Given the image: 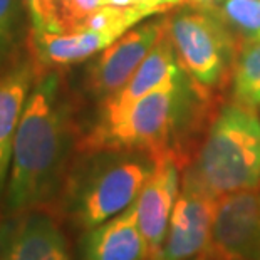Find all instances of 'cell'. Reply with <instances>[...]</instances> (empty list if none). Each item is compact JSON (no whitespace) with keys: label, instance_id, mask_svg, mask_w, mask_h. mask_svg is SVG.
I'll return each mask as SVG.
<instances>
[{"label":"cell","instance_id":"d6986e66","mask_svg":"<svg viewBox=\"0 0 260 260\" xmlns=\"http://www.w3.org/2000/svg\"><path fill=\"white\" fill-rule=\"evenodd\" d=\"M103 5V0H64V19H66V32L81 30L84 20L89 17L96 9Z\"/></svg>","mask_w":260,"mask_h":260},{"label":"cell","instance_id":"30bf717a","mask_svg":"<svg viewBox=\"0 0 260 260\" xmlns=\"http://www.w3.org/2000/svg\"><path fill=\"white\" fill-rule=\"evenodd\" d=\"M183 170V163L173 153L154 158V168L135 202L138 225L148 242L151 258H156L163 247Z\"/></svg>","mask_w":260,"mask_h":260},{"label":"cell","instance_id":"5b68a950","mask_svg":"<svg viewBox=\"0 0 260 260\" xmlns=\"http://www.w3.org/2000/svg\"><path fill=\"white\" fill-rule=\"evenodd\" d=\"M167 34L181 71L200 91L213 89L232 76L240 46L207 9L193 7L170 15Z\"/></svg>","mask_w":260,"mask_h":260},{"label":"cell","instance_id":"603a6c76","mask_svg":"<svg viewBox=\"0 0 260 260\" xmlns=\"http://www.w3.org/2000/svg\"><path fill=\"white\" fill-rule=\"evenodd\" d=\"M149 260H156V258H149Z\"/></svg>","mask_w":260,"mask_h":260},{"label":"cell","instance_id":"3957f363","mask_svg":"<svg viewBox=\"0 0 260 260\" xmlns=\"http://www.w3.org/2000/svg\"><path fill=\"white\" fill-rule=\"evenodd\" d=\"M183 71L163 86L148 92L133 104L116 123L104 128H91L77 138V151L121 149L146 153L158 158L173 153L186 168L191 161L185 146V128L190 119V99L195 92L193 82ZM200 91V89H198Z\"/></svg>","mask_w":260,"mask_h":260},{"label":"cell","instance_id":"7c38bea8","mask_svg":"<svg viewBox=\"0 0 260 260\" xmlns=\"http://www.w3.org/2000/svg\"><path fill=\"white\" fill-rule=\"evenodd\" d=\"M149 247L138 225L135 203L106 222L84 230L77 260H149Z\"/></svg>","mask_w":260,"mask_h":260},{"label":"cell","instance_id":"9c48e42d","mask_svg":"<svg viewBox=\"0 0 260 260\" xmlns=\"http://www.w3.org/2000/svg\"><path fill=\"white\" fill-rule=\"evenodd\" d=\"M0 260H73L64 230L46 208L0 222Z\"/></svg>","mask_w":260,"mask_h":260},{"label":"cell","instance_id":"5bb4252c","mask_svg":"<svg viewBox=\"0 0 260 260\" xmlns=\"http://www.w3.org/2000/svg\"><path fill=\"white\" fill-rule=\"evenodd\" d=\"M121 36L111 30H79L69 34L32 32L36 62L41 66H71L96 56Z\"/></svg>","mask_w":260,"mask_h":260},{"label":"cell","instance_id":"44dd1931","mask_svg":"<svg viewBox=\"0 0 260 260\" xmlns=\"http://www.w3.org/2000/svg\"><path fill=\"white\" fill-rule=\"evenodd\" d=\"M188 4H191L193 7H202V5H205L207 2H210V0H186Z\"/></svg>","mask_w":260,"mask_h":260},{"label":"cell","instance_id":"7a4b0ae2","mask_svg":"<svg viewBox=\"0 0 260 260\" xmlns=\"http://www.w3.org/2000/svg\"><path fill=\"white\" fill-rule=\"evenodd\" d=\"M154 158L146 153L98 149L79 153L68 170L56 210L84 232L116 217L136 202Z\"/></svg>","mask_w":260,"mask_h":260},{"label":"cell","instance_id":"277c9868","mask_svg":"<svg viewBox=\"0 0 260 260\" xmlns=\"http://www.w3.org/2000/svg\"><path fill=\"white\" fill-rule=\"evenodd\" d=\"M188 173L217 197L260 188V114L232 101L220 109Z\"/></svg>","mask_w":260,"mask_h":260},{"label":"cell","instance_id":"ba28073f","mask_svg":"<svg viewBox=\"0 0 260 260\" xmlns=\"http://www.w3.org/2000/svg\"><path fill=\"white\" fill-rule=\"evenodd\" d=\"M205 260H260V188L220 197Z\"/></svg>","mask_w":260,"mask_h":260},{"label":"cell","instance_id":"7402d4cb","mask_svg":"<svg viewBox=\"0 0 260 260\" xmlns=\"http://www.w3.org/2000/svg\"><path fill=\"white\" fill-rule=\"evenodd\" d=\"M193 260H205L203 257H198V258H193Z\"/></svg>","mask_w":260,"mask_h":260},{"label":"cell","instance_id":"52a82bcc","mask_svg":"<svg viewBox=\"0 0 260 260\" xmlns=\"http://www.w3.org/2000/svg\"><path fill=\"white\" fill-rule=\"evenodd\" d=\"M167 32V19L135 25L103 49L86 69V89L94 99H108L118 92Z\"/></svg>","mask_w":260,"mask_h":260},{"label":"cell","instance_id":"9a60e30c","mask_svg":"<svg viewBox=\"0 0 260 260\" xmlns=\"http://www.w3.org/2000/svg\"><path fill=\"white\" fill-rule=\"evenodd\" d=\"M202 7L232 32L240 49L260 41V0H210Z\"/></svg>","mask_w":260,"mask_h":260},{"label":"cell","instance_id":"ac0fdd59","mask_svg":"<svg viewBox=\"0 0 260 260\" xmlns=\"http://www.w3.org/2000/svg\"><path fill=\"white\" fill-rule=\"evenodd\" d=\"M24 0H0V60L12 47L19 30Z\"/></svg>","mask_w":260,"mask_h":260},{"label":"cell","instance_id":"8fae6325","mask_svg":"<svg viewBox=\"0 0 260 260\" xmlns=\"http://www.w3.org/2000/svg\"><path fill=\"white\" fill-rule=\"evenodd\" d=\"M180 71L181 68L176 60L173 44L165 32L163 37L154 44L148 57L136 69V73L131 76V79L118 92L104 99L99 118L92 128H104L116 123L138 99L171 81L176 74H180Z\"/></svg>","mask_w":260,"mask_h":260},{"label":"cell","instance_id":"8992f818","mask_svg":"<svg viewBox=\"0 0 260 260\" xmlns=\"http://www.w3.org/2000/svg\"><path fill=\"white\" fill-rule=\"evenodd\" d=\"M220 197L208 191L186 170L171 213L167 237L156 260H193L210 247Z\"/></svg>","mask_w":260,"mask_h":260},{"label":"cell","instance_id":"e0dca14e","mask_svg":"<svg viewBox=\"0 0 260 260\" xmlns=\"http://www.w3.org/2000/svg\"><path fill=\"white\" fill-rule=\"evenodd\" d=\"M24 7L29 14L32 32H66L64 0H24Z\"/></svg>","mask_w":260,"mask_h":260},{"label":"cell","instance_id":"2e32d148","mask_svg":"<svg viewBox=\"0 0 260 260\" xmlns=\"http://www.w3.org/2000/svg\"><path fill=\"white\" fill-rule=\"evenodd\" d=\"M232 99L242 106L260 108V41L239 51L232 69Z\"/></svg>","mask_w":260,"mask_h":260},{"label":"cell","instance_id":"6da1fadb","mask_svg":"<svg viewBox=\"0 0 260 260\" xmlns=\"http://www.w3.org/2000/svg\"><path fill=\"white\" fill-rule=\"evenodd\" d=\"M77 138L62 76L59 71H39L14 140L4 193L9 215L56 203Z\"/></svg>","mask_w":260,"mask_h":260},{"label":"cell","instance_id":"4fadbf2b","mask_svg":"<svg viewBox=\"0 0 260 260\" xmlns=\"http://www.w3.org/2000/svg\"><path fill=\"white\" fill-rule=\"evenodd\" d=\"M39 71L36 60L24 59L0 74V197L7 186L20 116Z\"/></svg>","mask_w":260,"mask_h":260},{"label":"cell","instance_id":"ffe728a7","mask_svg":"<svg viewBox=\"0 0 260 260\" xmlns=\"http://www.w3.org/2000/svg\"><path fill=\"white\" fill-rule=\"evenodd\" d=\"M161 2V5L165 9H171V7H176V5H181L183 2H186V0H159Z\"/></svg>","mask_w":260,"mask_h":260}]
</instances>
